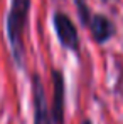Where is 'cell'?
<instances>
[{"label": "cell", "mask_w": 123, "mask_h": 124, "mask_svg": "<svg viewBox=\"0 0 123 124\" xmlns=\"http://www.w3.org/2000/svg\"><path fill=\"white\" fill-rule=\"evenodd\" d=\"M89 30L93 34V39L98 44H104L106 40H110L115 35V25L108 17H104L101 14H95L91 15V19L88 22Z\"/></svg>", "instance_id": "5"}, {"label": "cell", "mask_w": 123, "mask_h": 124, "mask_svg": "<svg viewBox=\"0 0 123 124\" xmlns=\"http://www.w3.org/2000/svg\"><path fill=\"white\" fill-rule=\"evenodd\" d=\"M54 29H56V34L61 44L66 49L74 50V52L79 49V37H78L76 27L66 14H61V12L54 14Z\"/></svg>", "instance_id": "2"}, {"label": "cell", "mask_w": 123, "mask_h": 124, "mask_svg": "<svg viewBox=\"0 0 123 124\" xmlns=\"http://www.w3.org/2000/svg\"><path fill=\"white\" fill-rule=\"evenodd\" d=\"M29 8H30V0H12L7 17V34L10 40V49L19 65H22V59H24V32L27 25Z\"/></svg>", "instance_id": "1"}, {"label": "cell", "mask_w": 123, "mask_h": 124, "mask_svg": "<svg viewBox=\"0 0 123 124\" xmlns=\"http://www.w3.org/2000/svg\"><path fill=\"white\" fill-rule=\"evenodd\" d=\"M52 85H54V96H52V121L56 124L64 123V79L59 70L52 72Z\"/></svg>", "instance_id": "4"}, {"label": "cell", "mask_w": 123, "mask_h": 124, "mask_svg": "<svg viewBox=\"0 0 123 124\" xmlns=\"http://www.w3.org/2000/svg\"><path fill=\"white\" fill-rule=\"evenodd\" d=\"M104 2H106V0H104Z\"/></svg>", "instance_id": "7"}, {"label": "cell", "mask_w": 123, "mask_h": 124, "mask_svg": "<svg viewBox=\"0 0 123 124\" xmlns=\"http://www.w3.org/2000/svg\"><path fill=\"white\" fill-rule=\"evenodd\" d=\"M83 124H91V121H84V123H83Z\"/></svg>", "instance_id": "6"}, {"label": "cell", "mask_w": 123, "mask_h": 124, "mask_svg": "<svg viewBox=\"0 0 123 124\" xmlns=\"http://www.w3.org/2000/svg\"><path fill=\"white\" fill-rule=\"evenodd\" d=\"M32 99H34V124H51V112L46 99V92L39 76L32 77Z\"/></svg>", "instance_id": "3"}]
</instances>
